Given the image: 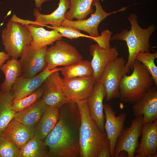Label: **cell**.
I'll return each instance as SVG.
<instances>
[{
  "label": "cell",
  "mask_w": 157,
  "mask_h": 157,
  "mask_svg": "<svg viewBox=\"0 0 157 157\" xmlns=\"http://www.w3.org/2000/svg\"><path fill=\"white\" fill-rule=\"evenodd\" d=\"M59 110L57 123L44 140L49 149L48 157H79L81 118L77 104L71 101Z\"/></svg>",
  "instance_id": "obj_1"
},
{
  "label": "cell",
  "mask_w": 157,
  "mask_h": 157,
  "mask_svg": "<svg viewBox=\"0 0 157 157\" xmlns=\"http://www.w3.org/2000/svg\"><path fill=\"white\" fill-rule=\"evenodd\" d=\"M81 118L79 139V157H97L108 140L92 118L87 100L76 102Z\"/></svg>",
  "instance_id": "obj_2"
},
{
  "label": "cell",
  "mask_w": 157,
  "mask_h": 157,
  "mask_svg": "<svg viewBox=\"0 0 157 157\" xmlns=\"http://www.w3.org/2000/svg\"><path fill=\"white\" fill-rule=\"evenodd\" d=\"M128 19L131 24L130 30H123L111 37L110 40H124L126 42L129 56L125 66L132 70L136 57L139 53H150L149 40L156 27L152 24L147 28H141L138 23V16L135 13L130 14Z\"/></svg>",
  "instance_id": "obj_3"
},
{
  "label": "cell",
  "mask_w": 157,
  "mask_h": 157,
  "mask_svg": "<svg viewBox=\"0 0 157 157\" xmlns=\"http://www.w3.org/2000/svg\"><path fill=\"white\" fill-rule=\"evenodd\" d=\"M133 72L125 74L120 82L119 98L125 103L133 104L140 100L155 83L150 73L140 62L135 60Z\"/></svg>",
  "instance_id": "obj_4"
},
{
  "label": "cell",
  "mask_w": 157,
  "mask_h": 157,
  "mask_svg": "<svg viewBox=\"0 0 157 157\" xmlns=\"http://www.w3.org/2000/svg\"><path fill=\"white\" fill-rule=\"evenodd\" d=\"M2 44L6 53L12 58L20 57L32 40L25 25L10 19L1 33Z\"/></svg>",
  "instance_id": "obj_5"
},
{
  "label": "cell",
  "mask_w": 157,
  "mask_h": 157,
  "mask_svg": "<svg viewBox=\"0 0 157 157\" xmlns=\"http://www.w3.org/2000/svg\"><path fill=\"white\" fill-rule=\"evenodd\" d=\"M82 60V56L74 47L62 40L47 48L45 56L46 67L50 70L72 65Z\"/></svg>",
  "instance_id": "obj_6"
},
{
  "label": "cell",
  "mask_w": 157,
  "mask_h": 157,
  "mask_svg": "<svg viewBox=\"0 0 157 157\" xmlns=\"http://www.w3.org/2000/svg\"><path fill=\"white\" fill-rule=\"evenodd\" d=\"M126 62L122 57H117L110 62L106 67L98 81L105 89L107 101L119 98L120 82L124 75L128 73L130 70L125 66Z\"/></svg>",
  "instance_id": "obj_7"
},
{
  "label": "cell",
  "mask_w": 157,
  "mask_h": 157,
  "mask_svg": "<svg viewBox=\"0 0 157 157\" xmlns=\"http://www.w3.org/2000/svg\"><path fill=\"white\" fill-rule=\"evenodd\" d=\"M92 6L95 7V10L89 18L75 21H69L65 19L61 26L70 27L83 31L88 33L91 37H97L99 36L98 32V26L102 21L111 15L123 11L127 8V7H123L117 10L107 13L103 9L100 0H94Z\"/></svg>",
  "instance_id": "obj_8"
},
{
  "label": "cell",
  "mask_w": 157,
  "mask_h": 157,
  "mask_svg": "<svg viewBox=\"0 0 157 157\" xmlns=\"http://www.w3.org/2000/svg\"><path fill=\"white\" fill-rule=\"evenodd\" d=\"M143 116L135 117L131 121V126L124 129L116 141L114 157H117L121 151H126L128 157H134L139 143L138 139L141 135Z\"/></svg>",
  "instance_id": "obj_9"
},
{
  "label": "cell",
  "mask_w": 157,
  "mask_h": 157,
  "mask_svg": "<svg viewBox=\"0 0 157 157\" xmlns=\"http://www.w3.org/2000/svg\"><path fill=\"white\" fill-rule=\"evenodd\" d=\"M47 49V46L38 49L30 44L26 48L19 60L22 76L31 77L46 68L45 56Z\"/></svg>",
  "instance_id": "obj_10"
},
{
  "label": "cell",
  "mask_w": 157,
  "mask_h": 157,
  "mask_svg": "<svg viewBox=\"0 0 157 157\" xmlns=\"http://www.w3.org/2000/svg\"><path fill=\"white\" fill-rule=\"evenodd\" d=\"M59 72L52 73L43 83L44 90L42 97L46 105L58 109L71 101L63 93V79Z\"/></svg>",
  "instance_id": "obj_11"
},
{
  "label": "cell",
  "mask_w": 157,
  "mask_h": 157,
  "mask_svg": "<svg viewBox=\"0 0 157 157\" xmlns=\"http://www.w3.org/2000/svg\"><path fill=\"white\" fill-rule=\"evenodd\" d=\"M63 79V91L64 95L76 102L87 100L95 82L92 76Z\"/></svg>",
  "instance_id": "obj_12"
},
{
  "label": "cell",
  "mask_w": 157,
  "mask_h": 157,
  "mask_svg": "<svg viewBox=\"0 0 157 157\" xmlns=\"http://www.w3.org/2000/svg\"><path fill=\"white\" fill-rule=\"evenodd\" d=\"M61 68L50 70L46 67L39 74L30 78L20 76L17 79L11 90L13 101L28 95L39 88L48 76L56 71H60Z\"/></svg>",
  "instance_id": "obj_13"
},
{
  "label": "cell",
  "mask_w": 157,
  "mask_h": 157,
  "mask_svg": "<svg viewBox=\"0 0 157 157\" xmlns=\"http://www.w3.org/2000/svg\"><path fill=\"white\" fill-rule=\"evenodd\" d=\"M103 110L106 119L104 128L109 142L110 157H114L116 142L124 129L126 114L123 113L116 116L115 111L108 104H103Z\"/></svg>",
  "instance_id": "obj_14"
},
{
  "label": "cell",
  "mask_w": 157,
  "mask_h": 157,
  "mask_svg": "<svg viewBox=\"0 0 157 157\" xmlns=\"http://www.w3.org/2000/svg\"><path fill=\"white\" fill-rule=\"evenodd\" d=\"M106 95L104 87L98 81L95 82L92 91L87 100L91 117L103 132H106L104 128L105 117L103 113V103Z\"/></svg>",
  "instance_id": "obj_15"
},
{
  "label": "cell",
  "mask_w": 157,
  "mask_h": 157,
  "mask_svg": "<svg viewBox=\"0 0 157 157\" xmlns=\"http://www.w3.org/2000/svg\"><path fill=\"white\" fill-rule=\"evenodd\" d=\"M89 51L92 56L90 62L93 71L92 76L96 82L100 79L108 64L115 60L119 54L115 47L104 49L97 43L90 45Z\"/></svg>",
  "instance_id": "obj_16"
},
{
  "label": "cell",
  "mask_w": 157,
  "mask_h": 157,
  "mask_svg": "<svg viewBox=\"0 0 157 157\" xmlns=\"http://www.w3.org/2000/svg\"><path fill=\"white\" fill-rule=\"evenodd\" d=\"M134 116H143V124L157 119V87L150 89L138 101L133 104Z\"/></svg>",
  "instance_id": "obj_17"
},
{
  "label": "cell",
  "mask_w": 157,
  "mask_h": 157,
  "mask_svg": "<svg viewBox=\"0 0 157 157\" xmlns=\"http://www.w3.org/2000/svg\"><path fill=\"white\" fill-rule=\"evenodd\" d=\"M142 138L134 157H157V119L143 124Z\"/></svg>",
  "instance_id": "obj_18"
},
{
  "label": "cell",
  "mask_w": 157,
  "mask_h": 157,
  "mask_svg": "<svg viewBox=\"0 0 157 157\" xmlns=\"http://www.w3.org/2000/svg\"><path fill=\"white\" fill-rule=\"evenodd\" d=\"M69 0H59L58 6L53 12L48 15L40 13L37 8L33 10V14L35 19L36 27H44L50 24L53 27H58L61 25L65 19V14L70 7Z\"/></svg>",
  "instance_id": "obj_19"
},
{
  "label": "cell",
  "mask_w": 157,
  "mask_h": 157,
  "mask_svg": "<svg viewBox=\"0 0 157 157\" xmlns=\"http://www.w3.org/2000/svg\"><path fill=\"white\" fill-rule=\"evenodd\" d=\"M35 129L28 127L14 119L1 131L20 150L34 137Z\"/></svg>",
  "instance_id": "obj_20"
},
{
  "label": "cell",
  "mask_w": 157,
  "mask_h": 157,
  "mask_svg": "<svg viewBox=\"0 0 157 157\" xmlns=\"http://www.w3.org/2000/svg\"><path fill=\"white\" fill-rule=\"evenodd\" d=\"M46 105L40 98L31 105L16 113L14 119L31 129H34L45 110Z\"/></svg>",
  "instance_id": "obj_21"
},
{
  "label": "cell",
  "mask_w": 157,
  "mask_h": 157,
  "mask_svg": "<svg viewBox=\"0 0 157 157\" xmlns=\"http://www.w3.org/2000/svg\"><path fill=\"white\" fill-rule=\"evenodd\" d=\"M30 31L32 40L30 45L37 48H40L53 44L58 40H61L63 36L55 29L47 31L42 27H36L31 24L25 25Z\"/></svg>",
  "instance_id": "obj_22"
},
{
  "label": "cell",
  "mask_w": 157,
  "mask_h": 157,
  "mask_svg": "<svg viewBox=\"0 0 157 157\" xmlns=\"http://www.w3.org/2000/svg\"><path fill=\"white\" fill-rule=\"evenodd\" d=\"M59 109L46 105V109L35 128L34 137L44 140L57 123Z\"/></svg>",
  "instance_id": "obj_23"
},
{
  "label": "cell",
  "mask_w": 157,
  "mask_h": 157,
  "mask_svg": "<svg viewBox=\"0 0 157 157\" xmlns=\"http://www.w3.org/2000/svg\"><path fill=\"white\" fill-rule=\"evenodd\" d=\"M4 74L5 79L1 84V91L3 92L11 91L17 78L22 75L21 66L17 58H12L7 60L0 67Z\"/></svg>",
  "instance_id": "obj_24"
},
{
  "label": "cell",
  "mask_w": 157,
  "mask_h": 157,
  "mask_svg": "<svg viewBox=\"0 0 157 157\" xmlns=\"http://www.w3.org/2000/svg\"><path fill=\"white\" fill-rule=\"evenodd\" d=\"M70 3L69 10L65 14V19L69 21L73 19H86L88 15L93 13L94 10L92 4L94 0H69Z\"/></svg>",
  "instance_id": "obj_25"
},
{
  "label": "cell",
  "mask_w": 157,
  "mask_h": 157,
  "mask_svg": "<svg viewBox=\"0 0 157 157\" xmlns=\"http://www.w3.org/2000/svg\"><path fill=\"white\" fill-rule=\"evenodd\" d=\"M13 103L11 91H0V132L2 131L14 118L16 113L12 108Z\"/></svg>",
  "instance_id": "obj_26"
},
{
  "label": "cell",
  "mask_w": 157,
  "mask_h": 157,
  "mask_svg": "<svg viewBox=\"0 0 157 157\" xmlns=\"http://www.w3.org/2000/svg\"><path fill=\"white\" fill-rule=\"evenodd\" d=\"M60 71L64 79L90 76L93 74L90 62L83 60L76 64L61 67Z\"/></svg>",
  "instance_id": "obj_27"
},
{
  "label": "cell",
  "mask_w": 157,
  "mask_h": 157,
  "mask_svg": "<svg viewBox=\"0 0 157 157\" xmlns=\"http://www.w3.org/2000/svg\"><path fill=\"white\" fill-rule=\"evenodd\" d=\"M48 148L44 140L33 137L20 150V157H48Z\"/></svg>",
  "instance_id": "obj_28"
},
{
  "label": "cell",
  "mask_w": 157,
  "mask_h": 157,
  "mask_svg": "<svg viewBox=\"0 0 157 157\" xmlns=\"http://www.w3.org/2000/svg\"><path fill=\"white\" fill-rule=\"evenodd\" d=\"M157 57V52L154 53H139L137 55L135 60L140 62L147 69L151 76L157 87V67L154 63L155 59Z\"/></svg>",
  "instance_id": "obj_29"
},
{
  "label": "cell",
  "mask_w": 157,
  "mask_h": 157,
  "mask_svg": "<svg viewBox=\"0 0 157 157\" xmlns=\"http://www.w3.org/2000/svg\"><path fill=\"white\" fill-rule=\"evenodd\" d=\"M44 90L42 84L31 94L14 101L12 108L16 113L31 105L40 98Z\"/></svg>",
  "instance_id": "obj_30"
},
{
  "label": "cell",
  "mask_w": 157,
  "mask_h": 157,
  "mask_svg": "<svg viewBox=\"0 0 157 157\" xmlns=\"http://www.w3.org/2000/svg\"><path fill=\"white\" fill-rule=\"evenodd\" d=\"M0 156L1 157H20V150L0 132Z\"/></svg>",
  "instance_id": "obj_31"
},
{
  "label": "cell",
  "mask_w": 157,
  "mask_h": 157,
  "mask_svg": "<svg viewBox=\"0 0 157 157\" xmlns=\"http://www.w3.org/2000/svg\"><path fill=\"white\" fill-rule=\"evenodd\" d=\"M45 26L49 28L57 30L61 34L63 37H66L71 40L81 37L88 38L91 40L93 38L89 35L81 33L80 31L77 29L70 27L62 26L58 27H53L47 25Z\"/></svg>",
  "instance_id": "obj_32"
},
{
  "label": "cell",
  "mask_w": 157,
  "mask_h": 157,
  "mask_svg": "<svg viewBox=\"0 0 157 157\" xmlns=\"http://www.w3.org/2000/svg\"><path fill=\"white\" fill-rule=\"evenodd\" d=\"M112 32L106 30L101 33V35L97 37L93 38L92 40L96 42L101 47L108 49L110 47V41Z\"/></svg>",
  "instance_id": "obj_33"
},
{
  "label": "cell",
  "mask_w": 157,
  "mask_h": 157,
  "mask_svg": "<svg viewBox=\"0 0 157 157\" xmlns=\"http://www.w3.org/2000/svg\"><path fill=\"white\" fill-rule=\"evenodd\" d=\"M110 146L108 139L98 154L97 157H110Z\"/></svg>",
  "instance_id": "obj_34"
},
{
  "label": "cell",
  "mask_w": 157,
  "mask_h": 157,
  "mask_svg": "<svg viewBox=\"0 0 157 157\" xmlns=\"http://www.w3.org/2000/svg\"><path fill=\"white\" fill-rule=\"evenodd\" d=\"M10 56L6 52L0 51V68Z\"/></svg>",
  "instance_id": "obj_35"
},
{
  "label": "cell",
  "mask_w": 157,
  "mask_h": 157,
  "mask_svg": "<svg viewBox=\"0 0 157 157\" xmlns=\"http://www.w3.org/2000/svg\"><path fill=\"white\" fill-rule=\"evenodd\" d=\"M51 0H35L36 8L38 9L41 8L42 4L44 2Z\"/></svg>",
  "instance_id": "obj_36"
},
{
  "label": "cell",
  "mask_w": 157,
  "mask_h": 157,
  "mask_svg": "<svg viewBox=\"0 0 157 157\" xmlns=\"http://www.w3.org/2000/svg\"><path fill=\"white\" fill-rule=\"evenodd\" d=\"M0 157H1V156H0Z\"/></svg>",
  "instance_id": "obj_37"
}]
</instances>
